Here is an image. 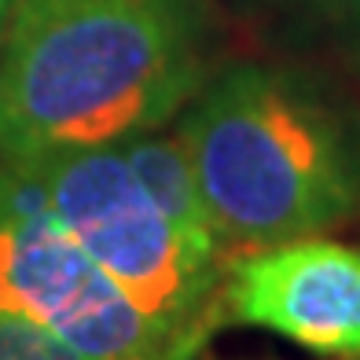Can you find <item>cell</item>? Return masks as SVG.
Listing matches in <instances>:
<instances>
[{
	"label": "cell",
	"mask_w": 360,
	"mask_h": 360,
	"mask_svg": "<svg viewBox=\"0 0 360 360\" xmlns=\"http://www.w3.org/2000/svg\"><path fill=\"white\" fill-rule=\"evenodd\" d=\"M224 305L239 323L323 356H360V250L302 236L224 261Z\"/></svg>",
	"instance_id": "cell-5"
},
{
	"label": "cell",
	"mask_w": 360,
	"mask_h": 360,
	"mask_svg": "<svg viewBox=\"0 0 360 360\" xmlns=\"http://www.w3.org/2000/svg\"><path fill=\"white\" fill-rule=\"evenodd\" d=\"M63 228L184 360L210 320L224 269L199 257L143 191L122 143L26 162Z\"/></svg>",
	"instance_id": "cell-3"
},
{
	"label": "cell",
	"mask_w": 360,
	"mask_h": 360,
	"mask_svg": "<svg viewBox=\"0 0 360 360\" xmlns=\"http://www.w3.org/2000/svg\"><path fill=\"white\" fill-rule=\"evenodd\" d=\"M122 151L129 158V166H133V173L140 176L143 191L151 195L155 206L166 214V221L176 228V236L199 257L224 269V257H221L214 224H210V214H206L199 180H195V169H191L188 147L176 136V129L173 133H158L155 129V133L129 136L122 140Z\"/></svg>",
	"instance_id": "cell-6"
},
{
	"label": "cell",
	"mask_w": 360,
	"mask_h": 360,
	"mask_svg": "<svg viewBox=\"0 0 360 360\" xmlns=\"http://www.w3.org/2000/svg\"><path fill=\"white\" fill-rule=\"evenodd\" d=\"M320 4L327 8V15H331L338 26L360 34V0H320Z\"/></svg>",
	"instance_id": "cell-8"
},
{
	"label": "cell",
	"mask_w": 360,
	"mask_h": 360,
	"mask_svg": "<svg viewBox=\"0 0 360 360\" xmlns=\"http://www.w3.org/2000/svg\"><path fill=\"white\" fill-rule=\"evenodd\" d=\"M221 257L323 236L360 202V166L313 85L272 67H232L180 110Z\"/></svg>",
	"instance_id": "cell-2"
},
{
	"label": "cell",
	"mask_w": 360,
	"mask_h": 360,
	"mask_svg": "<svg viewBox=\"0 0 360 360\" xmlns=\"http://www.w3.org/2000/svg\"><path fill=\"white\" fill-rule=\"evenodd\" d=\"M0 309L37 320L92 360H180L63 228L37 173L0 155Z\"/></svg>",
	"instance_id": "cell-4"
},
{
	"label": "cell",
	"mask_w": 360,
	"mask_h": 360,
	"mask_svg": "<svg viewBox=\"0 0 360 360\" xmlns=\"http://www.w3.org/2000/svg\"><path fill=\"white\" fill-rule=\"evenodd\" d=\"M11 11H15V0H0V41H4V34H8Z\"/></svg>",
	"instance_id": "cell-9"
},
{
	"label": "cell",
	"mask_w": 360,
	"mask_h": 360,
	"mask_svg": "<svg viewBox=\"0 0 360 360\" xmlns=\"http://www.w3.org/2000/svg\"><path fill=\"white\" fill-rule=\"evenodd\" d=\"M0 360H92L37 320L0 309Z\"/></svg>",
	"instance_id": "cell-7"
},
{
	"label": "cell",
	"mask_w": 360,
	"mask_h": 360,
	"mask_svg": "<svg viewBox=\"0 0 360 360\" xmlns=\"http://www.w3.org/2000/svg\"><path fill=\"white\" fill-rule=\"evenodd\" d=\"M206 0H15L0 41V155L155 133L206 85Z\"/></svg>",
	"instance_id": "cell-1"
}]
</instances>
